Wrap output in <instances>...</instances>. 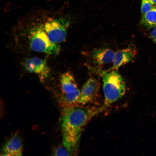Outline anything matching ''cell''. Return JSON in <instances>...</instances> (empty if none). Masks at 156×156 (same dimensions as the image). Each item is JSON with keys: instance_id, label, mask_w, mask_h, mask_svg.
<instances>
[{"instance_id": "cell-1", "label": "cell", "mask_w": 156, "mask_h": 156, "mask_svg": "<svg viewBox=\"0 0 156 156\" xmlns=\"http://www.w3.org/2000/svg\"><path fill=\"white\" fill-rule=\"evenodd\" d=\"M79 105L61 107L62 144L73 155L77 152L85 126L93 116L103 110L102 107H86Z\"/></svg>"}, {"instance_id": "cell-2", "label": "cell", "mask_w": 156, "mask_h": 156, "mask_svg": "<svg viewBox=\"0 0 156 156\" xmlns=\"http://www.w3.org/2000/svg\"><path fill=\"white\" fill-rule=\"evenodd\" d=\"M102 79L104 101L102 107L104 109L124 95L126 86L124 79L116 70L104 72Z\"/></svg>"}, {"instance_id": "cell-3", "label": "cell", "mask_w": 156, "mask_h": 156, "mask_svg": "<svg viewBox=\"0 0 156 156\" xmlns=\"http://www.w3.org/2000/svg\"><path fill=\"white\" fill-rule=\"evenodd\" d=\"M29 40L30 48L34 51L50 55L57 54L60 51L59 45L53 43L49 40L42 25L31 28L29 32Z\"/></svg>"}, {"instance_id": "cell-4", "label": "cell", "mask_w": 156, "mask_h": 156, "mask_svg": "<svg viewBox=\"0 0 156 156\" xmlns=\"http://www.w3.org/2000/svg\"><path fill=\"white\" fill-rule=\"evenodd\" d=\"M70 23L67 17H60L48 20L42 26L49 40L59 45L65 40Z\"/></svg>"}, {"instance_id": "cell-5", "label": "cell", "mask_w": 156, "mask_h": 156, "mask_svg": "<svg viewBox=\"0 0 156 156\" xmlns=\"http://www.w3.org/2000/svg\"><path fill=\"white\" fill-rule=\"evenodd\" d=\"M25 66L29 72L36 74L40 80L43 82L48 77L50 73V69L44 60L37 57L28 59Z\"/></svg>"}, {"instance_id": "cell-6", "label": "cell", "mask_w": 156, "mask_h": 156, "mask_svg": "<svg viewBox=\"0 0 156 156\" xmlns=\"http://www.w3.org/2000/svg\"><path fill=\"white\" fill-rule=\"evenodd\" d=\"M99 87V82L96 79L89 78L82 87L78 104L84 105L92 101L96 96Z\"/></svg>"}, {"instance_id": "cell-7", "label": "cell", "mask_w": 156, "mask_h": 156, "mask_svg": "<svg viewBox=\"0 0 156 156\" xmlns=\"http://www.w3.org/2000/svg\"><path fill=\"white\" fill-rule=\"evenodd\" d=\"M137 53L136 48L132 45L115 52L112 70H117L121 66L132 60L136 57Z\"/></svg>"}, {"instance_id": "cell-8", "label": "cell", "mask_w": 156, "mask_h": 156, "mask_svg": "<svg viewBox=\"0 0 156 156\" xmlns=\"http://www.w3.org/2000/svg\"><path fill=\"white\" fill-rule=\"evenodd\" d=\"M23 144L20 137L16 134L5 143L1 153V156H17L22 155Z\"/></svg>"}, {"instance_id": "cell-9", "label": "cell", "mask_w": 156, "mask_h": 156, "mask_svg": "<svg viewBox=\"0 0 156 156\" xmlns=\"http://www.w3.org/2000/svg\"><path fill=\"white\" fill-rule=\"evenodd\" d=\"M115 52L108 48H100L92 52L91 57L95 64L101 66L110 63L113 61Z\"/></svg>"}, {"instance_id": "cell-10", "label": "cell", "mask_w": 156, "mask_h": 156, "mask_svg": "<svg viewBox=\"0 0 156 156\" xmlns=\"http://www.w3.org/2000/svg\"><path fill=\"white\" fill-rule=\"evenodd\" d=\"M61 94L73 92L77 88L74 77L69 72L63 73L60 78Z\"/></svg>"}, {"instance_id": "cell-11", "label": "cell", "mask_w": 156, "mask_h": 156, "mask_svg": "<svg viewBox=\"0 0 156 156\" xmlns=\"http://www.w3.org/2000/svg\"><path fill=\"white\" fill-rule=\"evenodd\" d=\"M80 94V91L78 89L71 92L61 94L59 100L61 107L79 105Z\"/></svg>"}, {"instance_id": "cell-12", "label": "cell", "mask_w": 156, "mask_h": 156, "mask_svg": "<svg viewBox=\"0 0 156 156\" xmlns=\"http://www.w3.org/2000/svg\"><path fill=\"white\" fill-rule=\"evenodd\" d=\"M141 24L147 29L156 26V8H153L142 15Z\"/></svg>"}, {"instance_id": "cell-13", "label": "cell", "mask_w": 156, "mask_h": 156, "mask_svg": "<svg viewBox=\"0 0 156 156\" xmlns=\"http://www.w3.org/2000/svg\"><path fill=\"white\" fill-rule=\"evenodd\" d=\"M53 155L69 156L73 155L70 152L63 144L55 147L52 153Z\"/></svg>"}, {"instance_id": "cell-14", "label": "cell", "mask_w": 156, "mask_h": 156, "mask_svg": "<svg viewBox=\"0 0 156 156\" xmlns=\"http://www.w3.org/2000/svg\"><path fill=\"white\" fill-rule=\"evenodd\" d=\"M141 11L142 15L150 10L153 6L149 0H141Z\"/></svg>"}, {"instance_id": "cell-15", "label": "cell", "mask_w": 156, "mask_h": 156, "mask_svg": "<svg viewBox=\"0 0 156 156\" xmlns=\"http://www.w3.org/2000/svg\"><path fill=\"white\" fill-rule=\"evenodd\" d=\"M148 36L152 41L156 44V26L148 29Z\"/></svg>"}, {"instance_id": "cell-16", "label": "cell", "mask_w": 156, "mask_h": 156, "mask_svg": "<svg viewBox=\"0 0 156 156\" xmlns=\"http://www.w3.org/2000/svg\"><path fill=\"white\" fill-rule=\"evenodd\" d=\"M153 7L156 8V0H149Z\"/></svg>"}]
</instances>
